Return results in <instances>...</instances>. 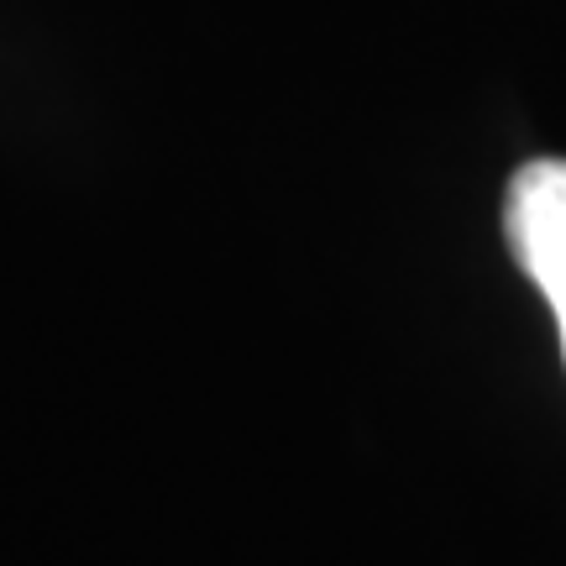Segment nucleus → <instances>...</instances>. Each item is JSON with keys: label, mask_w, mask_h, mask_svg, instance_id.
<instances>
[{"label": "nucleus", "mask_w": 566, "mask_h": 566, "mask_svg": "<svg viewBox=\"0 0 566 566\" xmlns=\"http://www.w3.org/2000/svg\"><path fill=\"white\" fill-rule=\"evenodd\" d=\"M504 237L514 263L546 294L566 363V158H535L509 179Z\"/></svg>", "instance_id": "nucleus-1"}]
</instances>
